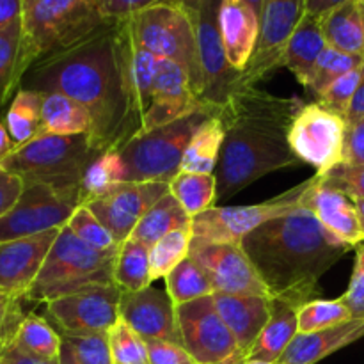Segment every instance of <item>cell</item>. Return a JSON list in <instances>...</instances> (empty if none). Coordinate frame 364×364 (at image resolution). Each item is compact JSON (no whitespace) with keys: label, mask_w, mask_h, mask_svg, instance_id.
Wrapping results in <instances>:
<instances>
[{"label":"cell","mask_w":364,"mask_h":364,"mask_svg":"<svg viewBox=\"0 0 364 364\" xmlns=\"http://www.w3.org/2000/svg\"><path fill=\"white\" fill-rule=\"evenodd\" d=\"M127 48V20L105 21L80 41L36 60L20 87L73 98L91 114L92 148L119 149L142 127L128 84Z\"/></svg>","instance_id":"cell-1"},{"label":"cell","mask_w":364,"mask_h":364,"mask_svg":"<svg viewBox=\"0 0 364 364\" xmlns=\"http://www.w3.org/2000/svg\"><path fill=\"white\" fill-rule=\"evenodd\" d=\"M304 103L240 85L217 112L226 130L215 171L217 198H233L274 171L301 166L288 135Z\"/></svg>","instance_id":"cell-2"},{"label":"cell","mask_w":364,"mask_h":364,"mask_svg":"<svg viewBox=\"0 0 364 364\" xmlns=\"http://www.w3.org/2000/svg\"><path fill=\"white\" fill-rule=\"evenodd\" d=\"M240 245L269 297L297 309L316 301L320 277L352 249L302 205L256 228Z\"/></svg>","instance_id":"cell-3"},{"label":"cell","mask_w":364,"mask_h":364,"mask_svg":"<svg viewBox=\"0 0 364 364\" xmlns=\"http://www.w3.org/2000/svg\"><path fill=\"white\" fill-rule=\"evenodd\" d=\"M100 155L87 134H39L14 149L0 167L20 176L25 185L43 183L60 192L82 194V178Z\"/></svg>","instance_id":"cell-4"},{"label":"cell","mask_w":364,"mask_h":364,"mask_svg":"<svg viewBox=\"0 0 364 364\" xmlns=\"http://www.w3.org/2000/svg\"><path fill=\"white\" fill-rule=\"evenodd\" d=\"M117 251H98L82 242L68 226L60 228L25 301L46 304L85 288L114 284Z\"/></svg>","instance_id":"cell-5"},{"label":"cell","mask_w":364,"mask_h":364,"mask_svg":"<svg viewBox=\"0 0 364 364\" xmlns=\"http://www.w3.org/2000/svg\"><path fill=\"white\" fill-rule=\"evenodd\" d=\"M105 21L100 0H23L25 73L36 60L80 41Z\"/></svg>","instance_id":"cell-6"},{"label":"cell","mask_w":364,"mask_h":364,"mask_svg":"<svg viewBox=\"0 0 364 364\" xmlns=\"http://www.w3.org/2000/svg\"><path fill=\"white\" fill-rule=\"evenodd\" d=\"M217 112L201 107L180 119L132 137L119 151L127 169V181H162L171 183L181 171L185 149L198 128Z\"/></svg>","instance_id":"cell-7"},{"label":"cell","mask_w":364,"mask_h":364,"mask_svg":"<svg viewBox=\"0 0 364 364\" xmlns=\"http://www.w3.org/2000/svg\"><path fill=\"white\" fill-rule=\"evenodd\" d=\"M128 27L142 48L159 59H169L180 64L191 77L198 98L201 96L203 78L194 27L187 11L180 4L162 0L128 18Z\"/></svg>","instance_id":"cell-8"},{"label":"cell","mask_w":364,"mask_h":364,"mask_svg":"<svg viewBox=\"0 0 364 364\" xmlns=\"http://www.w3.org/2000/svg\"><path fill=\"white\" fill-rule=\"evenodd\" d=\"M178 2L192 21L201 66V103L219 112L231 95L237 91L240 71L228 63L220 36L219 11L223 0H173Z\"/></svg>","instance_id":"cell-9"},{"label":"cell","mask_w":364,"mask_h":364,"mask_svg":"<svg viewBox=\"0 0 364 364\" xmlns=\"http://www.w3.org/2000/svg\"><path fill=\"white\" fill-rule=\"evenodd\" d=\"M306 188L308 181L259 205L213 206L192 219V240L210 244H240L244 237L256 228L297 208Z\"/></svg>","instance_id":"cell-10"},{"label":"cell","mask_w":364,"mask_h":364,"mask_svg":"<svg viewBox=\"0 0 364 364\" xmlns=\"http://www.w3.org/2000/svg\"><path fill=\"white\" fill-rule=\"evenodd\" d=\"M82 205V194L60 192L43 183L25 185L13 210L0 219V242L60 230Z\"/></svg>","instance_id":"cell-11"},{"label":"cell","mask_w":364,"mask_h":364,"mask_svg":"<svg viewBox=\"0 0 364 364\" xmlns=\"http://www.w3.org/2000/svg\"><path fill=\"white\" fill-rule=\"evenodd\" d=\"M345 137V117L331 112L316 102L299 110L291 123L288 141L302 164H311L316 167V174H326L343 162Z\"/></svg>","instance_id":"cell-12"},{"label":"cell","mask_w":364,"mask_h":364,"mask_svg":"<svg viewBox=\"0 0 364 364\" xmlns=\"http://www.w3.org/2000/svg\"><path fill=\"white\" fill-rule=\"evenodd\" d=\"M119 299L116 284L85 288L46 302V320L59 334H107L119 320Z\"/></svg>","instance_id":"cell-13"},{"label":"cell","mask_w":364,"mask_h":364,"mask_svg":"<svg viewBox=\"0 0 364 364\" xmlns=\"http://www.w3.org/2000/svg\"><path fill=\"white\" fill-rule=\"evenodd\" d=\"M181 345L196 364H212L240 350L237 340L220 318L212 295L176 306Z\"/></svg>","instance_id":"cell-14"},{"label":"cell","mask_w":364,"mask_h":364,"mask_svg":"<svg viewBox=\"0 0 364 364\" xmlns=\"http://www.w3.org/2000/svg\"><path fill=\"white\" fill-rule=\"evenodd\" d=\"M306 14L304 0H263L259 14V39L251 63L238 78L240 85H256L281 68L284 46Z\"/></svg>","instance_id":"cell-15"},{"label":"cell","mask_w":364,"mask_h":364,"mask_svg":"<svg viewBox=\"0 0 364 364\" xmlns=\"http://www.w3.org/2000/svg\"><path fill=\"white\" fill-rule=\"evenodd\" d=\"M169 194V183L162 181H124L100 198L85 203L109 230L117 244L132 237L137 224L159 199Z\"/></svg>","instance_id":"cell-16"},{"label":"cell","mask_w":364,"mask_h":364,"mask_svg":"<svg viewBox=\"0 0 364 364\" xmlns=\"http://www.w3.org/2000/svg\"><path fill=\"white\" fill-rule=\"evenodd\" d=\"M191 258L199 263L213 284V291L269 297L240 244H210L192 240ZM270 299V297H269Z\"/></svg>","instance_id":"cell-17"},{"label":"cell","mask_w":364,"mask_h":364,"mask_svg":"<svg viewBox=\"0 0 364 364\" xmlns=\"http://www.w3.org/2000/svg\"><path fill=\"white\" fill-rule=\"evenodd\" d=\"M119 318L144 341H169L181 345L176 304L167 291L153 287L141 291H121Z\"/></svg>","instance_id":"cell-18"},{"label":"cell","mask_w":364,"mask_h":364,"mask_svg":"<svg viewBox=\"0 0 364 364\" xmlns=\"http://www.w3.org/2000/svg\"><path fill=\"white\" fill-rule=\"evenodd\" d=\"M59 231L50 230L34 237L0 242V291L4 295L25 301Z\"/></svg>","instance_id":"cell-19"},{"label":"cell","mask_w":364,"mask_h":364,"mask_svg":"<svg viewBox=\"0 0 364 364\" xmlns=\"http://www.w3.org/2000/svg\"><path fill=\"white\" fill-rule=\"evenodd\" d=\"M201 107L206 105L199 102L187 71L174 60L159 59L151 105L142 117L139 134L173 123Z\"/></svg>","instance_id":"cell-20"},{"label":"cell","mask_w":364,"mask_h":364,"mask_svg":"<svg viewBox=\"0 0 364 364\" xmlns=\"http://www.w3.org/2000/svg\"><path fill=\"white\" fill-rule=\"evenodd\" d=\"M301 205L308 208L327 231L350 247H358L364 242L354 201L341 191L327 185L318 174L308 180Z\"/></svg>","instance_id":"cell-21"},{"label":"cell","mask_w":364,"mask_h":364,"mask_svg":"<svg viewBox=\"0 0 364 364\" xmlns=\"http://www.w3.org/2000/svg\"><path fill=\"white\" fill-rule=\"evenodd\" d=\"M219 25L228 63L242 73L258 46L259 16L244 0H223Z\"/></svg>","instance_id":"cell-22"},{"label":"cell","mask_w":364,"mask_h":364,"mask_svg":"<svg viewBox=\"0 0 364 364\" xmlns=\"http://www.w3.org/2000/svg\"><path fill=\"white\" fill-rule=\"evenodd\" d=\"M213 304L231 331L240 350L247 352L270 318V299L213 291Z\"/></svg>","instance_id":"cell-23"},{"label":"cell","mask_w":364,"mask_h":364,"mask_svg":"<svg viewBox=\"0 0 364 364\" xmlns=\"http://www.w3.org/2000/svg\"><path fill=\"white\" fill-rule=\"evenodd\" d=\"M361 338H364V318H352L313 333H299L277 364H316Z\"/></svg>","instance_id":"cell-24"},{"label":"cell","mask_w":364,"mask_h":364,"mask_svg":"<svg viewBox=\"0 0 364 364\" xmlns=\"http://www.w3.org/2000/svg\"><path fill=\"white\" fill-rule=\"evenodd\" d=\"M326 48L327 41L323 36L322 18L306 13L284 46L281 68L284 66L287 70H290L294 77L304 87H308L313 68Z\"/></svg>","instance_id":"cell-25"},{"label":"cell","mask_w":364,"mask_h":364,"mask_svg":"<svg viewBox=\"0 0 364 364\" xmlns=\"http://www.w3.org/2000/svg\"><path fill=\"white\" fill-rule=\"evenodd\" d=\"M297 311V308L287 302L270 299V318L259 336L256 338L247 359L270 363L279 361L281 355L287 352L294 338L299 334Z\"/></svg>","instance_id":"cell-26"},{"label":"cell","mask_w":364,"mask_h":364,"mask_svg":"<svg viewBox=\"0 0 364 364\" xmlns=\"http://www.w3.org/2000/svg\"><path fill=\"white\" fill-rule=\"evenodd\" d=\"M327 46L350 55H364V2L348 0L322 16Z\"/></svg>","instance_id":"cell-27"},{"label":"cell","mask_w":364,"mask_h":364,"mask_svg":"<svg viewBox=\"0 0 364 364\" xmlns=\"http://www.w3.org/2000/svg\"><path fill=\"white\" fill-rule=\"evenodd\" d=\"M41 121V134L89 135L92 128L87 109L60 92H43Z\"/></svg>","instance_id":"cell-28"},{"label":"cell","mask_w":364,"mask_h":364,"mask_svg":"<svg viewBox=\"0 0 364 364\" xmlns=\"http://www.w3.org/2000/svg\"><path fill=\"white\" fill-rule=\"evenodd\" d=\"M226 130L219 116L210 117L198 128L185 149L181 171L198 174H215L223 151Z\"/></svg>","instance_id":"cell-29"},{"label":"cell","mask_w":364,"mask_h":364,"mask_svg":"<svg viewBox=\"0 0 364 364\" xmlns=\"http://www.w3.org/2000/svg\"><path fill=\"white\" fill-rule=\"evenodd\" d=\"M187 226H192V217L185 212L183 206L169 192L146 212V215L142 217L141 223L132 233V238L144 244L146 247H151L171 231Z\"/></svg>","instance_id":"cell-30"},{"label":"cell","mask_w":364,"mask_h":364,"mask_svg":"<svg viewBox=\"0 0 364 364\" xmlns=\"http://www.w3.org/2000/svg\"><path fill=\"white\" fill-rule=\"evenodd\" d=\"M41 105L43 92L20 87L14 95L4 116V123L16 148L27 144L41 134Z\"/></svg>","instance_id":"cell-31"},{"label":"cell","mask_w":364,"mask_h":364,"mask_svg":"<svg viewBox=\"0 0 364 364\" xmlns=\"http://www.w3.org/2000/svg\"><path fill=\"white\" fill-rule=\"evenodd\" d=\"M149 247L135 238H128L119 245L114 265V284L121 291H141L151 287Z\"/></svg>","instance_id":"cell-32"},{"label":"cell","mask_w":364,"mask_h":364,"mask_svg":"<svg viewBox=\"0 0 364 364\" xmlns=\"http://www.w3.org/2000/svg\"><path fill=\"white\" fill-rule=\"evenodd\" d=\"M23 50V25L21 20L0 31V109L14 91L20 89L25 68L21 59Z\"/></svg>","instance_id":"cell-33"},{"label":"cell","mask_w":364,"mask_h":364,"mask_svg":"<svg viewBox=\"0 0 364 364\" xmlns=\"http://www.w3.org/2000/svg\"><path fill=\"white\" fill-rule=\"evenodd\" d=\"M169 192L194 219L215 206L217 180L215 174H198L180 171L171 180Z\"/></svg>","instance_id":"cell-34"},{"label":"cell","mask_w":364,"mask_h":364,"mask_svg":"<svg viewBox=\"0 0 364 364\" xmlns=\"http://www.w3.org/2000/svg\"><path fill=\"white\" fill-rule=\"evenodd\" d=\"M13 343L27 354L41 359H59L63 338L57 333L55 327L43 316L25 315L14 334Z\"/></svg>","instance_id":"cell-35"},{"label":"cell","mask_w":364,"mask_h":364,"mask_svg":"<svg viewBox=\"0 0 364 364\" xmlns=\"http://www.w3.org/2000/svg\"><path fill=\"white\" fill-rule=\"evenodd\" d=\"M166 291L176 306L213 295V284L194 258L187 256L166 276Z\"/></svg>","instance_id":"cell-36"},{"label":"cell","mask_w":364,"mask_h":364,"mask_svg":"<svg viewBox=\"0 0 364 364\" xmlns=\"http://www.w3.org/2000/svg\"><path fill=\"white\" fill-rule=\"evenodd\" d=\"M127 181V169H124L123 159H121L117 149L102 153L95 162L89 166L82 178V196H84V205L91 199L100 198L112 191L116 185Z\"/></svg>","instance_id":"cell-37"},{"label":"cell","mask_w":364,"mask_h":364,"mask_svg":"<svg viewBox=\"0 0 364 364\" xmlns=\"http://www.w3.org/2000/svg\"><path fill=\"white\" fill-rule=\"evenodd\" d=\"M192 244V226L180 228L171 231L169 235L160 238L156 244L149 247V269H151V281L166 279L169 272H173L191 252Z\"/></svg>","instance_id":"cell-38"},{"label":"cell","mask_w":364,"mask_h":364,"mask_svg":"<svg viewBox=\"0 0 364 364\" xmlns=\"http://www.w3.org/2000/svg\"><path fill=\"white\" fill-rule=\"evenodd\" d=\"M363 63L364 55H350V53L340 52V50L327 46L322 52V55L318 57V60H316L306 89L320 96L333 82L361 68Z\"/></svg>","instance_id":"cell-39"},{"label":"cell","mask_w":364,"mask_h":364,"mask_svg":"<svg viewBox=\"0 0 364 364\" xmlns=\"http://www.w3.org/2000/svg\"><path fill=\"white\" fill-rule=\"evenodd\" d=\"M299 333H313V331L327 329V327L340 326L352 320L350 309L341 299L336 301H316L308 302L297 311Z\"/></svg>","instance_id":"cell-40"},{"label":"cell","mask_w":364,"mask_h":364,"mask_svg":"<svg viewBox=\"0 0 364 364\" xmlns=\"http://www.w3.org/2000/svg\"><path fill=\"white\" fill-rule=\"evenodd\" d=\"M114 364H149L148 345L123 320L107 333Z\"/></svg>","instance_id":"cell-41"},{"label":"cell","mask_w":364,"mask_h":364,"mask_svg":"<svg viewBox=\"0 0 364 364\" xmlns=\"http://www.w3.org/2000/svg\"><path fill=\"white\" fill-rule=\"evenodd\" d=\"M82 242H85L91 247L98 249V251H117L119 244L114 240L112 235L109 233L105 226L98 220V217L91 212L85 205H82L70 223L66 224Z\"/></svg>","instance_id":"cell-42"},{"label":"cell","mask_w":364,"mask_h":364,"mask_svg":"<svg viewBox=\"0 0 364 364\" xmlns=\"http://www.w3.org/2000/svg\"><path fill=\"white\" fill-rule=\"evenodd\" d=\"M361 77L363 66L350 71V73L343 75V77L338 78L336 82H333V84L318 96V103L322 107H326L327 110H331V112L345 117V121H347V114L348 110H350V105L352 102H354L355 95H358Z\"/></svg>","instance_id":"cell-43"},{"label":"cell","mask_w":364,"mask_h":364,"mask_svg":"<svg viewBox=\"0 0 364 364\" xmlns=\"http://www.w3.org/2000/svg\"><path fill=\"white\" fill-rule=\"evenodd\" d=\"M80 364H114L107 334H60Z\"/></svg>","instance_id":"cell-44"},{"label":"cell","mask_w":364,"mask_h":364,"mask_svg":"<svg viewBox=\"0 0 364 364\" xmlns=\"http://www.w3.org/2000/svg\"><path fill=\"white\" fill-rule=\"evenodd\" d=\"M327 185L338 188L348 198H364V166H352V164L340 162L326 174H318Z\"/></svg>","instance_id":"cell-45"},{"label":"cell","mask_w":364,"mask_h":364,"mask_svg":"<svg viewBox=\"0 0 364 364\" xmlns=\"http://www.w3.org/2000/svg\"><path fill=\"white\" fill-rule=\"evenodd\" d=\"M340 299L350 309L352 318H364V242L358 245L354 272H352L348 290Z\"/></svg>","instance_id":"cell-46"},{"label":"cell","mask_w":364,"mask_h":364,"mask_svg":"<svg viewBox=\"0 0 364 364\" xmlns=\"http://www.w3.org/2000/svg\"><path fill=\"white\" fill-rule=\"evenodd\" d=\"M162 0H100L102 16L109 21H124Z\"/></svg>","instance_id":"cell-47"},{"label":"cell","mask_w":364,"mask_h":364,"mask_svg":"<svg viewBox=\"0 0 364 364\" xmlns=\"http://www.w3.org/2000/svg\"><path fill=\"white\" fill-rule=\"evenodd\" d=\"M149 364H196L183 345L169 341H146Z\"/></svg>","instance_id":"cell-48"},{"label":"cell","mask_w":364,"mask_h":364,"mask_svg":"<svg viewBox=\"0 0 364 364\" xmlns=\"http://www.w3.org/2000/svg\"><path fill=\"white\" fill-rule=\"evenodd\" d=\"M23 188L25 181L20 176L0 167V219L13 210L23 194Z\"/></svg>","instance_id":"cell-49"},{"label":"cell","mask_w":364,"mask_h":364,"mask_svg":"<svg viewBox=\"0 0 364 364\" xmlns=\"http://www.w3.org/2000/svg\"><path fill=\"white\" fill-rule=\"evenodd\" d=\"M343 162L352 166H364V116L347 124Z\"/></svg>","instance_id":"cell-50"},{"label":"cell","mask_w":364,"mask_h":364,"mask_svg":"<svg viewBox=\"0 0 364 364\" xmlns=\"http://www.w3.org/2000/svg\"><path fill=\"white\" fill-rule=\"evenodd\" d=\"M23 318L25 315H21L20 301H14L0 291V333L13 341Z\"/></svg>","instance_id":"cell-51"},{"label":"cell","mask_w":364,"mask_h":364,"mask_svg":"<svg viewBox=\"0 0 364 364\" xmlns=\"http://www.w3.org/2000/svg\"><path fill=\"white\" fill-rule=\"evenodd\" d=\"M0 364H59V359L36 358V355L27 354L14 343H11L0 355Z\"/></svg>","instance_id":"cell-52"},{"label":"cell","mask_w":364,"mask_h":364,"mask_svg":"<svg viewBox=\"0 0 364 364\" xmlns=\"http://www.w3.org/2000/svg\"><path fill=\"white\" fill-rule=\"evenodd\" d=\"M23 0H0V31L21 20Z\"/></svg>","instance_id":"cell-53"},{"label":"cell","mask_w":364,"mask_h":364,"mask_svg":"<svg viewBox=\"0 0 364 364\" xmlns=\"http://www.w3.org/2000/svg\"><path fill=\"white\" fill-rule=\"evenodd\" d=\"M304 2H306V13L322 18L323 14L336 9L338 6L348 2V0H304Z\"/></svg>","instance_id":"cell-54"},{"label":"cell","mask_w":364,"mask_h":364,"mask_svg":"<svg viewBox=\"0 0 364 364\" xmlns=\"http://www.w3.org/2000/svg\"><path fill=\"white\" fill-rule=\"evenodd\" d=\"M364 116V63H363V77H361V84H359L358 95H355L354 102H352L350 110L347 114V124L354 123L358 121L359 117Z\"/></svg>","instance_id":"cell-55"},{"label":"cell","mask_w":364,"mask_h":364,"mask_svg":"<svg viewBox=\"0 0 364 364\" xmlns=\"http://www.w3.org/2000/svg\"><path fill=\"white\" fill-rule=\"evenodd\" d=\"M14 149H16V146H14L13 139H11L9 132H7L6 123H4V119H0V166H2L4 160H6Z\"/></svg>","instance_id":"cell-56"},{"label":"cell","mask_w":364,"mask_h":364,"mask_svg":"<svg viewBox=\"0 0 364 364\" xmlns=\"http://www.w3.org/2000/svg\"><path fill=\"white\" fill-rule=\"evenodd\" d=\"M59 364H80L77 361L73 354V348L63 340V347H60V354H59Z\"/></svg>","instance_id":"cell-57"},{"label":"cell","mask_w":364,"mask_h":364,"mask_svg":"<svg viewBox=\"0 0 364 364\" xmlns=\"http://www.w3.org/2000/svg\"><path fill=\"white\" fill-rule=\"evenodd\" d=\"M245 361H247V352L238 350V352H235V354L231 355V358L223 359V361L212 363V364H245Z\"/></svg>","instance_id":"cell-58"},{"label":"cell","mask_w":364,"mask_h":364,"mask_svg":"<svg viewBox=\"0 0 364 364\" xmlns=\"http://www.w3.org/2000/svg\"><path fill=\"white\" fill-rule=\"evenodd\" d=\"M355 205V212H358V219H359V226H361V231L364 235V198L354 199Z\"/></svg>","instance_id":"cell-59"},{"label":"cell","mask_w":364,"mask_h":364,"mask_svg":"<svg viewBox=\"0 0 364 364\" xmlns=\"http://www.w3.org/2000/svg\"><path fill=\"white\" fill-rule=\"evenodd\" d=\"M245 4H247L249 7H251L252 11H255L256 14H262V7H263V0H244Z\"/></svg>","instance_id":"cell-60"},{"label":"cell","mask_w":364,"mask_h":364,"mask_svg":"<svg viewBox=\"0 0 364 364\" xmlns=\"http://www.w3.org/2000/svg\"><path fill=\"white\" fill-rule=\"evenodd\" d=\"M11 343H13V341H11L9 338L6 336V334H2V333H0V355H2V352L6 350V348H7V345H11Z\"/></svg>","instance_id":"cell-61"},{"label":"cell","mask_w":364,"mask_h":364,"mask_svg":"<svg viewBox=\"0 0 364 364\" xmlns=\"http://www.w3.org/2000/svg\"><path fill=\"white\" fill-rule=\"evenodd\" d=\"M245 364H277V363H270V361H258V359H247Z\"/></svg>","instance_id":"cell-62"},{"label":"cell","mask_w":364,"mask_h":364,"mask_svg":"<svg viewBox=\"0 0 364 364\" xmlns=\"http://www.w3.org/2000/svg\"><path fill=\"white\" fill-rule=\"evenodd\" d=\"M363 2H364V0H363Z\"/></svg>","instance_id":"cell-63"}]
</instances>
